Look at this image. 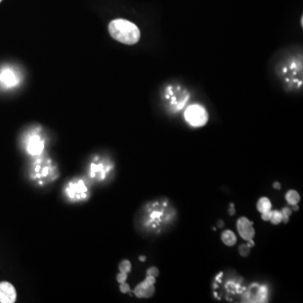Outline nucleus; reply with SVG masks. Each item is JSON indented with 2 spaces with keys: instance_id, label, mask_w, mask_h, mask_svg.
Instances as JSON below:
<instances>
[{
  "instance_id": "12",
  "label": "nucleus",
  "mask_w": 303,
  "mask_h": 303,
  "mask_svg": "<svg viewBox=\"0 0 303 303\" xmlns=\"http://www.w3.org/2000/svg\"><path fill=\"white\" fill-rule=\"evenodd\" d=\"M136 297L138 298H150L154 295V285L149 284L146 281L141 282L133 291Z\"/></svg>"
},
{
  "instance_id": "20",
  "label": "nucleus",
  "mask_w": 303,
  "mask_h": 303,
  "mask_svg": "<svg viewBox=\"0 0 303 303\" xmlns=\"http://www.w3.org/2000/svg\"><path fill=\"white\" fill-rule=\"evenodd\" d=\"M238 252L242 257H247L250 254V248L247 244H242L238 248Z\"/></svg>"
},
{
  "instance_id": "26",
  "label": "nucleus",
  "mask_w": 303,
  "mask_h": 303,
  "mask_svg": "<svg viewBox=\"0 0 303 303\" xmlns=\"http://www.w3.org/2000/svg\"><path fill=\"white\" fill-rule=\"evenodd\" d=\"M228 212H229V215H230V216L234 215L235 212H236V211H235V208H234V204H230V208H229Z\"/></svg>"
},
{
  "instance_id": "9",
  "label": "nucleus",
  "mask_w": 303,
  "mask_h": 303,
  "mask_svg": "<svg viewBox=\"0 0 303 303\" xmlns=\"http://www.w3.org/2000/svg\"><path fill=\"white\" fill-rule=\"evenodd\" d=\"M45 142L38 134H31L26 142V150L29 154L39 157L44 150Z\"/></svg>"
},
{
  "instance_id": "6",
  "label": "nucleus",
  "mask_w": 303,
  "mask_h": 303,
  "mask_svg": "<svg viewBox=\"0 0 303 303\" xmlns=\"http://www.w3.org/2000/svg\"><path fill=\"white\" fill-rule=\"evenodd\" d=\"M269 291L266 286L254 284L246 288L242 294L241 302L242 303H265L267 302Z\"/></svg>"
},
{
  "instance_id": "29",
  "label": "nucleus",
  "mask_w": 303,
  "mask_h": 303,
  "mask_svg": "<svg viewBox=\"0 0 303 303\" xmlns=\"http://www.w3.org/2000/svg\"><path fill=\"white\" fill-rule=\"evenodd\" d=\"M292 210L293 212H298V210H299L298 205H293V206H292Z\"/></svg>"
},
{
  "instance_id": "8",
  "label": "nucleus",
  "mask_w": 303,
  "mask_h": 303,
  "mask_svg": "<svg viewBox=\"0 0 303 303\" xmlns=\"http://www.w3.org/2000/svg\"><path fill=\"white\" fill-rule=\"evenodd\" d=\"M242 279L241 277H228L227 278V281L224 284V289L227 292V299H228L231 296V301L233 296H242L243 292L245 291L247 287H243L242 285Z\"/></svg>"
},
{
  "instance_id": "10",
  "label": "nucleus",
  "mask_w": 303,
  "mask_h": 303,
  "mask_svg": "<svg viewBox=\"0 0 303 303\" xmlns=\"http://www.w3.org/2000/svg\"><path fill=\"white\" fill-rule=\"evenodd\" d=\"M254 224L247 218H240L237 222V229L242 239H253L255 235Z\"/></svg>"
},
{
  "instance_id": "11",
  "label": "nucleus",
  "mask_w": 303,
  "mask_h": 303,
  "mask_svg": "<svg viewBox=\"0 0 303 303\" xmlns=\"http://www.w3.org/2000/svg\"><path fill=\"white\" fill-rule=\"evenodd\" d=\"M17 298L16 290L8 281L0 282V303H14Z\"/></svg>"
},
{
  "instance_id": "2",
  "label": "nucleus",
  "mask_w": 303,
  "mask_h": 303,
  "mask_svg": "<svg viewBox=\"0 0 303 303\" xmlns=\"http://www.w3.org/2000/svg\"><path fill=\"white\" fill-rule=\"evenodd\" d=\"M108 28L111 37L122 44L134 45L140 40V30L134 23L127 19H114Z\"/></svg>"
},
{
  "instance_id": "15",
  "label": "nucleus",
  "mask_w": 303,
  "mask_h": 303,
  "mask_svg": "<svg viewBox=\"0 0 303 303\" xmlns=\"http://www.w3.org/2000/svg\"><path fill=\"white\" fill-rule=\"evenodd\" d=\"M257 210L260 213L271 211V202L267 197H261L257 202Z\"/></svg>"
},
{
  "instance_id": "23",
  "label": "nucleus",
  "mask_w": 303,
  "mask_h": 303,
  "mask_svg": "<svg viewBox=\"0 0 303 303\" xmlns=\"http://www.w3.org/2000/svg\"><path fill=\"white\" fill-rule=\"evenodd\" d=\"M120 290L122 293H128L131 292V288H130L129 285L127 284V282L124 283H121L120 286Z\"/></svg>"
},
{
  "instance_id": "13",
  "label": "nucleus",
  "mask_w": 303,
  "mask_h": 303,
  "mask_svg": "<svg viewBox=\"0 0 303 303\" xmlns=\"http://www.w3.org/2000/svg\"><path fill=\"white\" fill-rule=\"evenodd\" d=\"M0 80L2 81L3 84L9 86V87L15 85L18 82L16 76L14 75V72H12L11 70H8V69H5V70H3V72L1 73Z\"/></svg>"
},
{
  "instance_id": "7",
  "label": "nucleus",
  "mask_w": 303,
  "mask_h": 303,
  "mask_svg": "<svg viewBox=\"0 0 303 303\" xmlns=\"http://www.w3.org/2000/svg\"><path fill=\"white\" fill-rule=\"evenodd\" d=\"M185 120L188 123L195 127H203L208 121V113L201 105H190L185 113Z\"/></svg>"
},
{
  "instance_id": "1",
  "label": "nucleus",
  "mask_w": 303,
  "mask_h": 303,
  "mask_svg": "<svg viewBox=\"0 0 303 303\" xmlns=\"http://www.w3.org/2000/svg\"><path fill=\"white\" fill-rule=\"evenodd\" d=\"M175 216L176 212L168 203V200H162L147 205L142 222L144 228L159 232L162 229L172 224Z\"/></svg>"
},
{
  "instance_id": "19",
  "label": "nucleus",
  "mask_w": 303,
  "mask_h": 303,
  "mask_svg": "<svg viewBox=\"0 0 303 303\" xmlns=\"http://www.w3.org/2000/svg\"><path fill=\"white\" fill-rule=\"evenodd\" d=\"M281 215H282V222L284 224H287L289 222L290 216L292 215V210L289 207H284L281 210Z\"/></svg>"
},
{
  "instance_id": "25",
  "label": "nucleus",
  "mask_w": 303,
  "mask_h": 303,
  "mask_svg": "<svg viewBox=\"0 0 303 303\" xmlns=\"http://www.w3.org/2000/svg\"><path fill=\"white\" fill-rule=\"evenodd\" d=\"M145 281L149 282V284L154 285L156 282V277L152 276H147Z\"/></svg>"
},
{
  "instance_id": "30",
  "label": "nucleus",
  "mask_w": 303,
  "mask_h": 303,
  "mask_svg": "<svg viewBox=\"0 0 303 303\" xmlns=\"http://www.w3.org/2000/svg\"><path fill=\"white\" fill-rule=\"evenodd\" d=\"M139 259H140V261L144 262L146 260V257L145 256H140L139 257Z\"/></svg>"
},
{
  "instance_id": "18",
  "label": "nucleus",
  "mask_w": 303,
  "mask_h": 303,
  "mask_svg": "<svg viewBox=\"0 0 303 303\" xmlns=\"http://www.w3.org/2000/svg\"><path fill=\"white\" fill-rule=\"evenodd\" d=\"M119 270H120V272L127 273V274L131 272V270H132V264H131V262L129 260H127V259L122 260L120 265H119Z\"/></svg>"
},
{
  "instance_id": "5",
  "label": "nucleus",
  "mask_w": 303,
  "mask_h": 303,
  "mask_svg": "<svg viewBox=\"0 0 303 303\" xmlns=\"http://www.w3.org/2000/svg\"><path fill=\"white\" fill-rule=\"evenodd\" d=\"M113 169V164L108 160L95 158L89 165L88 175L94 181L102 182L108 179Z\"/></svg>"
},
{
  "instance_id": "28",
  "label": "nucleus",
  "mask_w": 303,
  "mask_h": 303,
  "mask_svg": "<svg viewBox=\"0 0 303 303\" xmlns=\"http://www.w3.org/2000/svg\"><path fill=\"white\" fill-rule=\"evenodd\" d=\"M254 244H255V243H254V240H247V245H248L249 248H253V247H254Z\"/></svg>"
},
{
  "instance_id": "14",
  "label": "nucleus",
  "mask_w": 303,
  "mask_h": 303,
  "mask_svg": "<svg viewBox=\"0 0 303 303\" xmlns=\"http://www.w3.org/2000/svg\"><path fill=\"white\" fill-rule=\"evenodd\" d=\"M222 241L224 242V244L228 247H231V246H234L237 243V237L235 235L233 231H231V230H226L222 233L221 236Z\"/></svg>"
},
{
  "instance_id": "24",
  "label": "nucleus",
  "mask_w": 303,
  "mask_h": 303,
  "mask_svg": "<svg viewBox=\"0 0 303 303\" xmlns=\"http://www.w3.org/2000/svg\"><path fill=\"white\" fill-rule=\"evenodd\" d=\"M261 218L263 219V221H270V218H271V211H269V212H263L261 213Z\"/></svg>"
},
{
  "instance_id": "16",
  "label": "nucleus",
  "mask_w": 303,
  "mask_h": 303,
  "mask_svg": "<svg viewBox=\"0 0 303 303\" xmlns=\"http://www.w3.org/2000/svg\"><path fill=\"white\" fill-rule=\"evenodd\" d=\"M286 200L287 203L293 206V205H298L301 200V196L297 190H291L286 194Z\"/></svg>"
},
{
  "instance_id": "22",
  "label": "nucleus",
  "mask_w": 303,
  "mask_h": 303,
  "mask_svg": "<svg viewBox=\"0 0 303 303\" xmlns=\"http://www.w3.org/2000/svg\"><path fill=\"white\" fill-rule=\"evenodd\" d=\"M116 279H117V281H118L120 284H121V283H124V282H126L127 279V273H120V274H118L117 276H116Z\"/></svg>"
},
{
  "instance_id": "21",
  "label": "nucleus",
  "mask_w": 303,
  "mask_h": 303,
  "mask_svg": "<svg viewBox=\"0 0 303 303\" xmlns=\"http://www.w3.org/2000/svg\"><path fill=\"white\" fill-rule=\"evenodd\" d=\"M158 275H159V270H158V269H157V267H154V266L150 267L149 270H147V276H154V277H157Z\"/></svg>"
},
{
  "instance_id": "17",
  "label": "nucleus",
  "mask_w": 303,
  "mask_h": 303,
  "mask_svg": "<svg viewBox=\"0 0 303 303\" xmlns=\"http://www.w3.org/2000/svg\"><path fill=\"white\" fill-rule=\"evenodd\" d=\"M270 222L274 225H278L282 222V215L281 212L279 211H271V218H270Z\"/></svg>"
},
{
  "instance_id": "3",
  "label": "nucleus",
  "mask_w": 303,
  "mask_h": 303,
  "mask_svg": "<svg viewBox=\"0 0 303 303\" xmlns=\"http://www.w3.org/2000/svg\"><path fill=\"white\" fill-rule=\"evenodd\" d=\"M59 175L58 168L48 158L38 157L34 161L30 170V179L37 182L40 185H44L58 179Z\"/></svg>"
},
{
  "instance_id": "4",
  "label": "nucleus",
  "mask_w": 303,
  "mask_h": 303,
  "mask_svg": "<svg viewBox=\"0 0 303 303\" xmlns=\"http://www.w3.org/2000/svg\"><path fill=\"white\" fill-rule=\"evenodd\" d=\"M64 193L69 201L74 202L86 201L89 198V188L83 179H75L69 181L64 189Z\"/></svg>"
},
{
  "instance_id": "27",
  "label": "nucleus",
  "mask_w": 303,
  "mask_h": 303,
  "mask_svg": "<svg viewBox=\"0 0 303 303\" xmlns=\"http://www.w3.org/2000/svg\"><path fill=\"white\" fill-rule=\"evenodd\" d=\"M273 188H274V189H276V190H281V184H280V183H279V182H275V183H274V184H273Z\"/></svg>"
},
{
  "instance_id": "31",
  "label": "nucleus",
  "mask_w": 303,
  "mask_h": 303,
  "mask_svg": "<svg viewBox=\"0 0 303 303\" xmlns=\"http://www.w3.org/2000/svg\"><path fill=\"white\" fill-rule=\"evenodd\" d=\"M1 2H2V0H0V3H1Z\"/></svg>"
}]
</instances>
